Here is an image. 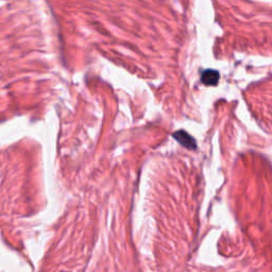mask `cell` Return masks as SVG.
Masks as SVG:
<instances>
[{
    "mask_svg": "<svg viewBox=\"0 0 272 272\" xmlns=\"http://www.w3.org/2000/svg\"><path fill=\"white\" fill-rule=\"evenodd\" d=\"M220 75L219 72L214 70L204 71L201 75V82L207 86H215L219 82Z\"/></svg>",
    "mask_w": 272,
    "mask_h": 272,
    "instance_id": "cell-2",
    "label": "cell"
},
{
    "mask_svg": "<svg viewBox=\"0 0 272 272\" xmlns=\"http://www.w3.org/2000/svg\"><path fill=\"white\" fill-rule=\"evenodd\" d=\"M174 139L181 144V146H183L184 148L188 150H196L197 149V142L196 140L190 136L186 131L184 130H179L173 134Z\"/></svg>",
    "mask_w": 272,
    "mask_h": 272,
    "instance_id": "cell-1",
    "label": "cell"
}]
</instances>
